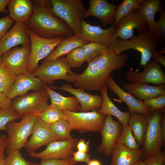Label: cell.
I'll use <instances>...</instances> for the list:
<instances>
[{
  "instance_id": "obj_39",
  "label": "cell",
  "mask_w": 165,
  "mask_h": 165,
  "mask_svg": "<svg viewBox=\"0 0 165 165\" xmlns=\"http://www.w3.org/2000/svg\"><path fill=\"white\" fill-rule=\"evenodd\" d=\"M5 165H39V163L30 162L25 159L20 151L9 152L5 160Z\"/></svg>"
},
{
  "instance_id": "obj_23",
  "label": "cell",
  "mask_w": 165,
  "mask_h": 165,
  "mask_svg": "<svg viewBox=\"0 0 165 165\" xmlns=\"http://www.w3.org/2000/svg\"><path fill=\"white\" fill-rule=\"evenodd\" d=\"M98 57L94 59L81 74L77 77L74 86L89 91H100L104 86L98 71L97 65Z\"/></svg>"
},
{
  "instance_id": "obj_37",
  "label": "cell",
  "mask_w": 165,
  "mask_h": 165,
  "mask_svg": "<svg viewBox=\"0 0 165 165\" xmlns=\"http://www.w3.org/2000/svg\"><path fill=\"white\" fill-rule=\"evenodd\" d=\"M66 55L67 61L71 68H79L86 61L84 50L82 46L74 49Z\"/></svg>"
},
{
  "instance_id": "obj_4",
  "label": "cell",
  "mask_w": 165,
  "mask_h": 165,
  "mask_svg": "<svg viewBox=\"0 0 165 165\" xmlns=\"http://www.w3.org/2000/svg\"><path fill=\"white\" fill-rule=\"evenodd\" d=\"M31 73L50 85L57 80H66L74 85L79 74L72 71L64 56L55 61L42 62Z\"/></svg>"
},
{
  "instance_id": "obj_24",
  "label": "cell",
  "mask_w": 165,
  "mask_h": 165,
  "mask_svg": "<svg viewBox=\"0 0 165 165\" xmlns=\"http://www.w3.org/2000/svg\"><path fill=\"white\" fill-rule=\"evenodd\" d=\"M142 148L132 149L116 143L111 153V161L109 165H133L142 157Z\"/></svg>"
},
{
  "instance_id": "obj_21",
  "label": "cell",
  "mask_w": 165,
  "mask_h": 165,
  "mask_svg": "<svg viewBox=\"0 0 165 165\" xmlns=\"http://www.w3.org/2000/svg\"><path fill=\"white\" fill-rule=\"evenodd\" d=\"M89 8L84 16L86 18L94 16L102 22L104 27L108 25L114 24L117 6L106 0H90Z\"/></svg>"
},
{
  "instance_id": "obj_34",
  "label": "cell",
  "mask_w": 165,
  "mask_h": 165,
  "mask_svg": "<svg viewBox=\"0 0 165 165\" xmlns=\"http://www.w3.org/2000/svg\"><path fill=\"white\" fill-rule=\"evenodd\" d=\"M38 116L48 126L61 120H66L63 110L50 105Z\"/></svg>"
},
{
  "instance_id": "obj_44",
  "label": "cell",
  "mask_w": 165,
  "mask_h": 165,
  "mask_svg": "<svg viewBox=\"0 0 165 165\" xmlns=\"http://www.w3.org/2000/svg\"><path fill=\"white\" fill-rule=\"evenodd\" d=\"M72 157L61 159H49L42 160L39 165H68L73 163H77Z\"/></svg>"
},
{
  "instance_id": "obj_50",
  "label": "cell",
  "mask_w": 165,
  "mask_h": 165,
  "mask_svg": "<svg viewBox=\"0 0 165 165\" xmlns=\"http://www.w3.org/2000/svg\"><path fill=\"white\" fill-rule=\"evenodd\" d=\"M152 57L153 60L165 66V57L159 51L155 50L152 54Z\"/></svg>"
},
{
  "instance_id": "obj_12",
  "label": "cell",
  "mask_w": 165,
  "mask_h": 165,
  "mask_svg": "<svg viewBox=\"0 0 165 165\" xmlns=\"http://www.w3.org/2000/svg\"><path fill=\"white\" fill-rule=\"evenodd\" d=\"M31 51V43L22 47L16 46L2 55L3 62L16 75L28 73Z\"/></svg>"
},
{
  "instance_id": "obj_17",
  "label": "cell",
  "mask_w": 165,
  "mask_h": 165,
  "mask_svg": "<svg viewBox=\"0 0 165 165\" xmlns=\"http://www.w3.org/2000/svg\"><path fill=\"white\" fill-rule=\"evenodd\" d=\"M128 58L126 53L116 54L110 49L98 57V68L101 81L104 86H106L108 79L112 72L125 66Z\"/></svg>"
},
{
  "instance_id": "obj_30",
  "label": "cell",
  "mask_w": 165,
  "mask_h": 165,
  "mask_svg": "<svg viewBox=\"0 0 165 165\" xmlns=\"http://www.w3.org/2000/svg\"><path fill=\"white\" fill-rule=\"evenodd\" d=\"M45 88L50 98L51 106L62 110H66L73 112L80 111V105L75 97H65L53 90L47 84H45Z\"/></svg>"
},
{
  "instance_id": "obj_9",
  "label": "cell",
  "mask_w": 165,
  "mask_h": 165,
  "mask_svg": "<svg viewBox=\"0 0 165 165\" xmlns=\"http://www.w3.org/2000/svg\"><path fill=\"white\" fill-rule=\"evenodd\" d=\"M28 32L31 45L28 72L31 73L38 67L39 61L49 55L65 37L61 36L53 38H46L38 36L29 29Z\"/></svg>"
},
{
  "instance_id": "obj_7",
  "label": "cell",
  "mask_w": 165,
  "mask_h": 165,
  "mask_svg": "<svg viewBox=\"0 0 165 165\" xmlns=\"http://www.w3.org/2000/svg\"><path fill=\"white\" fill-rule=\"evenodd\" d=\"M50 98L45 88L22 96L11 101L10 107L18 115H33L38 116L50 105Z\"/></svg>"
},
{
  "instance_id": "obj_20",
  "label": "cell",
  "mask_w": 165,
  "mask_h": 165,
  "mask_svg": "<svg viewBox=\"0 0 165 165\" xmlns=\"http://www.w3.org/2000/svg\"><path fill=\"white\" fill-rule=\"evenodd\" d=\"M52 89H58L69 93L74 96L80 104V112L91 111L99 109L101 106L103 98L101 95H92L86 92L81 88H75L69 84L57 87L50 85Z\"/></svg>"
},
{
  "instance_id": "obj_35",
  "label": "cell",
  "mask_w": 165,
  "mask_h": 165,
  "mask_svg": "<svg viewBox=\"0 0 165 165\" xmlns=\"http://www.w3.org/2000/svg\"><path fill=\"white\" fill-rule=\"evenodd\" d=\"M82 46L84 48L86 61L88 63L110 49L109 48L103 44L95 42H90Z\"/></svg>"
},
{
  "instance_id": "obj_42",
  "label": "cell",
  "mask_w": 165,
  "mask_h": 165,
  "mask_svg": "<svg viewBox=\"0 0 165 165\" xmlns=\"http://www.w3.org/2000/svg\"><path fill=\"white\" fill-rule=\"evenodd\" d=\"M142 101L149 106L151 112L157 111L164 112L165 111V94Z\"/></svg>"
},
{
  "instance_id": "obj_11",
  "label": "cell",
  "mask_w": 165,
  "mask_h": 165,
  "mask_svg": "<svg viewBox=\"0 0 165 165\" xmlns=\"http://www.w3.org/2000/svg\"><path fill=\"white\" fill-rule=\"evenodd\" d=\"M78 140V138L73 137L66 140L54 141L47 145L42 152L29 155L32 157L41 160L72 158Z\"/></svg>"
},
{
  "instance_id": "obj_56",
  "label": "cell",
  "mask_w": 165,
  "mask_h": 165,
  "mask_svg": "<svg viewBox=\"0 0 165 165\" xmlns=\"http://www.w3.org/2000/svg\"><path fill=\"white\" fill-rule=\"evenodd\" d=\"M77 163H73L68 165H75Z\"/></svg>"
},
{
  "instance_id": "obj_10",
  "label": "cell",
  "mask_w": 165,
  "mask_h": 165,
  "mask_svg": "<svg viewBox=\"0 0 165 165\" xmlns=\"http://www.w3.org/2000/svg\"><path fill=\"white\" fill-rule=\"evenodd\" d=\"M144 66L141 72L138 69L127 71L126 78L129 82L165 84V74L160 63L153 60Z\"/></svg>"
},
{
  "instance_id": "obj_51",
  "label": "cell",
  "mask_w": 165,
  "mask_h": 165,
  "mask_svg": "<svg viewBox=\"0 0 165 165\" xmlns=\"http://www.w3.org/2000/svg\"><path fill=\"white\" fill-rule=\"evenodd\" d=\"M9 0H0V13H4L6 14L8 13V11L6 9V7L10 2Z\"/></svg>"
},
{
  "instance_id": "obj_26",
  "label": "cell",
  "mask_w": 165,
  "mask_h": 165,
  "mask_svg": "<svg viewBox=\"0 0 165 165\" xmlns=\"http://www.w3.org/2000/svg\"><path fill=\"white\" fill-rule=\"evenodd\" d=\"M103 98L101 106L97 112L106 116H113L116 117L121 123L122 127L128 126V121L130 113L129 110L123 112L119 109L113 103L109 98L106 86H104L99 91Z\"/></svg>"
},
{
  "instance_id": "obj_2",
  "label": "cell",
  "mask_w": 165,
  "mask_h": 165,
  "mask_svg": "<svg viewBox=\"0 0 165 165\" xmlns=\"http://www.w3.org/2000/svg\"><path fill=\"white\" fill-rule=\"evenodd\" d=\"M161 44L155 35L147 30L129 40L117 38L109 49L117 54L130 49L138 51L141 53L140 65L144 66L150 61L153 53Z\"/></svg>"
},
{
  "instance_id": "obj_16",
  "label": "cell",
  "mask_w": 165,
  "mask_h": 165,
  "mask_svg": "<svg viewBox=\"0 0 165 165\" xmlns=\"http://www.w3.org/2000/svg\"><path fill=\"white\" fill-rule=\"evenodd\" d=\"M122 127L119 121L114 120L111 116H106L103 125L100 131L102 141L97 148L98 153L103 154L105 157L111 155Z\"/></svg>"
},
{
  "instance_id": "obj_1",
  "label": "cell",
  "mask_w": 165,
  "mask_h": 165,
  "mask_svg": "<svg viewBox=\"0 0 165 165\" xmlns=\"http://www.w3.org/2000/svg\"><path fill=\"white\" fill-rule=\"evenodd\" d=\"M36 2L31 17L25 23L28 29L46 38L74 35L68 25L53 13L50 0H37Z\"/></svg>"
},
{
  "instance_id": "obj_33",
  "label": "cell",
  "mask_w": 165,
  "mask_h": 165,
  "mask_svg": "<svg viewBox=\"0 0 165 165\" xmlns=\"http://www.w3.org/2000/svg\"><path fill=\"white\" fill-rule=\"evenodd\" d=\"M143 0H123L120 4L117 6L114 24L117 25L123 17L132 11L138 10Z\"/></svg>"
},
{
  "instance_id": "obj_43",
  "label": "cell",
  "mask_w": 165,
  "mask_h": 165,
  "mask_svg": "<svg viewBox=\"0 0 165 165\" xmlns=\"http://www.w3.org/2000/svg\"><path fill=\"white\" fill-rule=\"evenodd\" d=\"M145 165H165V154L161 151L154 153L143 160Z\"/></svg>"
},
{
  "instance_id": "obj_27",
  "label": "cell",
  "mask_w": 165,
  "mask_h": 165,
  "mask_svg": "<svg viewBox=\"0 0 165 165\" xmlns=\"http://www.w3.org/2000/svg\"><path fill=\"white\" fill-rule=\"evenodd\" d=\"M8 8L9 16L13 21L25 23L31 15L33 6L30 0H10Z\"/></svg>"
},
{
  "instance_id": "obj_38",
  "label": "cell",
  "mask_w": 165,
  "mask_h": 165,
  "mask_svg": "<svg viewBox=\"0 0 165 165\" xmlns=\"http://www.w3.org/2000/svg\"><path fill=\"white\" fill-rule=\"evenodd\" d=\"M48 126L55 134L63 140L73 137L71 134L72 130L69 123L66 120H59Z\"/></svg>"
},
{
  "instance_id": "obj_31",
  "label": "cell",
  "mask_w": 165,
  "mask_h": 165,
  "mask_svg": "<svg viewBox=\"0 0 165 165\" xmlns=\"http://www.w3.org/2000/svg\"><path fill=\"white\" fill-rule=\"evenodd\" d=\"M148 115L135 112L130 114L128 126L140 147H142L148 123Z\"/></svg>"
},
{
  "instance_id": "obj_49",
  "label": "cell",
  "mask_w": 165,
  "mask_h": 165,
  "mask_svg": "<svg viewBox=\"0 0 165 165\" xmlns=\"http://www.w3.org/2000/svg\"><path fill=\"white\" fill-rule=\"evenodd\" d=\"M11 101L5 94L0 92V110L10 107Z\"/></svg>"
},
{
  "instance_id": "obj_36",
  "label": "cell",
  "mask_w": 165,
  "mask_h": 165,
  "mask_svg": "<svg viewBox=\"0 0 165 165\" xmlns=\"http://www.w3.org/2000/svg\"><path fill=\"white\" fill-rule=\"evenodd\" d=\"M116 143L132 149H138L140 147L129 126L122 127Z\"/></svg>"
},
{
  "instance_id": "obj_14",
  "label": "cell",
  "mask_w": 165,
  "mask_h": 165,
  "mask_svg": "<svg viewBox=\"0 0 165 165\" xmlns=\"http://www.w3.org/2000/svg\"><path fill=\"white\" fill-rule=\"evenodd\" d=\"M31 134V137L24 147L29 154L35 152L40 147L47 145L53 141L63 140L55 134L49 126L38 116Z\"/></svg>"
},
{
  "instance_id": "obj_52",
  "label": "cell",
  "mask_w": 165,
  "mask_h": 165,
  "mask_svg": "<svg viewBox=\"0 0 165 165\" xmlns=\"http://www.w3.org/2000/svg\"><path fill=\"white\" fill-rule=\"evenodd\" d=\"M86 164L87 165H101L100 161L96 159H90Z\"/></svg>"
},
{
  "instance_id": "obj_25",
  "label": "cell",
  "mask_w": 165,
  "mask_h": 165,
  "mask_svg": "<svg viewBox=\"0 0 165 165\" xmlns=\"http://www.w3.org/2000/svg\"><path fill=\"white\" fill-rule=\"evenodd\" d=\"M123 87L128 93L141 101L165 94V85L153 86L148 84L129 82L124 84Z\"/></svg>"
},
{
  "instance_id": "obj_28",
  "label": "cell",
  "mask_w": 165,
  "mask_h": 165,
  "mask_svg": "<svg viewBox=\"0 0 165 165\" xmlns=\"http://www.w3.org/2000/svg\"><path fill=\"white\" fill-rule=\"evenodd\" d=\"M89 42L75 35L68 36L64 39L42 62L56 60L66 55L74 49Z\"/></svg>"
},
{
  "instance_id": "obj_48",
  "label": "cell",
  "mask_w": 165,
  "mask_h": 165,
  "mask_svg": "<svg viewBox=\"0 0 165 165\" xmlns=\"http://www.w3.org/2000/svg\"><path fill=\"white\" fill-rule=\"evenodd\" d=\"M90 141H86L83 138L78 140L76 145L78 150L81 152H88L90 150L89 143Z\"/></svg>"
},
{
  "instance_id": "obj_3",
  "label": "cell",
  "mask_w": 165,
  "mask_h": 165,
  "mask_svg": "<svg viewBox=\"0 0 165 165\" xmlns=\"http://www.w3.org/2000/svg\"><path fill=\"white\" fill-rule=\"evenodd\" d=\"M51 11L69 27L77 37L80 38L82 22L87 10L81 0H51Z\"/></svg>"
},
{
  "instance_id": "obj_15",
  "label": "cell",
  "mask_w": 165,
  "mask_h": 165,
  "mask_svg": "<svg viewBox=\"0 0 165 165\" xmlns=\"http://www.w3.org/2000/svg\"><path fill=\"white\" fill-rule=\"evenodd\" d=\"M116 25L117 37L124 40L130 39L134 36L135 29L138 34L148 30L147 24L138 10H134L124 16Z\"/></svg>"
},
{
  "instance_id": "obj_32",
  "label": "cell",
  "mask_w": 165,
  "mask_h": 165,
  "mask_svg": "<svg viewBox=\"0 0 165 165\" xmlns=\"http://www.w3.org/2000/svg\"><path fill=\"white\" fill-rule=\"evenodd\" d=\"M16 76L2 61L0 63V92L6 94L14 84Z\"/></svg>"
},
{
  "instance_id": "obj_8",
  "label": "cell",
  "mask_w": 165,
  "mask_h": 165,
  "mask_svg": "<svg viewBox=\"0 0 165 165\" xmlns=\"http://www.w3.org/2000/svg\"><path fill=\"white\" fill-rule=\"evenodd\" d=\"M63 111L71 130H77L81 133L100 132L106 116L96 110L84 112H73L66 110Z\"/></svg>"
},
{
  "instance_id": "obj_40",
  "label": "cell",
  "mask_w": 165,
  "mask_h": 165,
  "mask_svg": "<svg viewBox=\"0 0 165 165\" xmlns=\"http://www.w3.org/2000/svg\"><path fill=\"white\" fill-rule=\"evenodd\" d=\"M23 116L18 115L10 107L0 110V130H5L7 124L10 121L22 119Z\"/></svg>"
},
{
  "instance_id": "obj_22",
  "label": "cell",
  "mask_w": 165,
  "mask_h": 165,
  "mask_svg": "<svg viewBox=\"0 0 165 165\" xmlns=\"http://www.w3.org/2000/svg\"><path fill=\"white\" fill-rule=\"evenodd\" d=\"M106 86L117 95L121 101L126 103L130 114L136 112L141 115H148L151 112L149 106L121 89L111 74L108 79Z\"/></svg>"
},
{
  "instance_id": "obj_54",
  "label": "cell",
  "mask_w": 165,
  "mask_h": 165,
  "mask_svg": "<svg viewBox=\"0 0 165 165\" xmlns=\"http://www.w3.org/2000/svg\"><path fill=\"white\" fill-rule=\"evenodd\" d=\"M5 159H0V165H5Z\"/></svg>"
},
{
  "instance_id": "obj_5",
  "label": "cell",
  "mask_w": 165,
  "mask_h": 165,
  "mask_svg": "<svg viewBox=\"0 0 165 165\" xmlns=\"http://www.w3.org/2000/svg\"><path fill=\"white\" fill-rule=\"evenodd\" d=\"M37 116L33 115H25L19 122L13 120L8 123L5 129L8 134L7 145L6 150L7 154L13 150L20 151L24 147L29 137L31 134Z\"/></svg>"
},
{
  "instance_id": "obj_41",
  "label": "cell",
  "mask_w": 165,
  "mask_h": 165,
  "mask_svg": "<svg viewBox=\"0 0 165 165\" xmlns=\"http://www.w3.org/2000/svg\"><path fill=\"white\" fill-rule=\"evenodd\" d=\"M156 37L161 44H164L165 42V9L160 12L158 21L156 22Z\"/></svg>"
},
{
  "instance_id": "obj_55",
  "label": "cell",
  "mask_w": 165,
  "mask_h": 165,
  "mask_svg": "<svg viewBox=\"0 0 165 165\" xmlns=\"http://www.w3.org/2000/svg\"><path fill=\"white\" fill-rule=\"evenodd\" d=\"M2 61V55L0 54V63Z\"/></svg>"
},
{
  "instance_id": "obj_53",
  "label": "cell",
  "mask_w": 165,
  "mask_h": 165,
  "mask_svg": "<svg viewBox=\"0 0 165 165\" xmlns=\"http://www.w3.org/2000/svg\"><path fill=\"white\" fill-rule=\"evenodd\" d=\"M133 165H145L144 160L142 159H140Z\"/></svg>"
},
{
  "instance_id": "obj_46",
  "label": "cell",
  "mask_w": 165,
  "mask_h": 165,
  "mask_svg": "<svg viewBox=\"0 0 165 165\" xmlns=\"http://www.w3.org/2000/svg\"><path fill=\"white\" fill-rule=\"evenodd\" d=\"M72 158L76 162H84L86 163L91 159L90 155L88 152H83L79 151L74 152Z\"/></svg>"
},
{
  "instance_id": "obj_29",
  "label": "cell",
  "mask_w": 165,
  "mask_h": 165,
  "mask_svg": "<svg viewBox=\"0 0 165 165\" xmlns=\"http://www.w3.org/2000/svg\"><path fill=\"white\" fill-rule=\"evenodd\" d=\"M162 7L161 0H143L138 9L147 24L148 30L154 35L156 24L155 14L161 11Z\"/></svg>"
},
{
  "instance_id": "obj_19",
  "label": "cell",
  "mask_w": 165,
  "mask_h": 165,
  "mask_svg": "<svg viewBox=\"0 0 165 165\" xmlns=\"http://www.w3.org/2000/svg\"><path fill=\"white\" fill-rule=\"evenodd\" d=\"M46 84L32 73H28L17 75L14 84L6 94L11 100L16 97L26 94L30 90L36 91L45 88Z\"/></svg>"
},
{
  "instance_id": "obj_18",
  "label": "cell",
  "mask_w": 165,
  "mask_h": 165,
  "mask_svg": "<svg viewBox=\"0 0 165 165\" xmlns=\"http://www.w3.org/2000/svg\"><path fill=\"white\" fill-rule=\"evenodd\" d=\"M28 28L23 22H16L11 29L0 40V54L2 55L11 49L18 45L31 43Z\"/></svg>"
},
{
  "instance_id": "obj_6",
  "label": "cell",
  "mask_w": 165,
  "mask_h": 165,
  "mask_svg": "<svg viewBox=\"0 0 165 165\" xmlns=\"http://www.w3.org/2000/svg\"><path fill=\"white\" fill-rule=\"evenodd\" d=\"M161 112L154 111L149 115L148 123L142 149L144 160L149 156L160 151L165 144V131L161 125Z\"/></svg>"
},
{
  "instance_id": "obj_45",
  "label": "cell",
  "mask_w": 165,
  "mask_h": 165,
  "mask_svg": "<svg viewBox=\"0 0 165 165\" xmlns=\"http://www.w3.org/2000/svg\"><path fill=\"white\" fill-rule=\"evenodd\" d=\"M13 22L9 16L0 18V40L12 25Z\"/></svg>"
},
{
  "instance_id": "obj_13",
  "label": "cell",
  "mask_w": 165,
  "mask_h": 165,
  "mask_svg": "<svg viewBox=\"0 0 165 165\" xmlns=\"http://www.w3.org/2000/svg\"><path fill=\"white\" fill-rule=\"evenodd\" d=\"M117 25L113 24L103 29L100 26L91 25L83 20L80 38L89 42L99 43L109 48L117 39Z\"/></svg>"
},
{
  "instance_id": "obj_47",
  "label": "cell",
  "mask_w": 165,
  "mask_h": 165,
  "mask_svg": "<svg viewBox=\"0 0 165 165\" xmlns=\"http://www.w3.org/2000/svg\"><path fill=\"white\" fill-rule=\"evenodd\" d=\"M7 145V137L5 134L0 135V159H5V152Z\"/></svg>"
}]
</instances>
